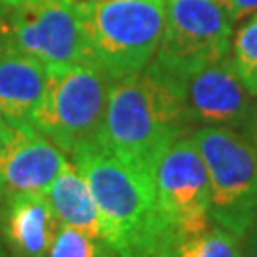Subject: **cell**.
Listing matches in <instances>:
<instances>
[{
	"label": "cell",
	"instance_id": "6da1fadb",
	"mask_svg": "<svg viewBox=\"0 0 257 257\" xmlns=\"http://www.w3.org/2000/svg\"><path fill=\"white\" fill-rule=\"evenodd\" d=\"M193 132L181 82L149 63L110 86L99 145L147 174L177 139Z\"/></svg>",
	"mask_w": 257,
	"mask_h": 257
},
{
	"label": "cell",
	"instance_id": "7a4b0ae2",
	"mask_svg": "<svg viewBox=\"0 0 257 257\" xmlns=\"http://www.w3.org/2000/svg\"><path fill=\"white\" fill-rule=\"evenodd\" d=\"M92 191L105 240L120 257H155L177 240L156 202L147 174L122 162L101 145L71 155Z\"/></svg>",
	"mask_w": 257,
	"mask_h": 257
},
{
	"label": "cell",
	"instance_id": "3957f363",
	"mask_svg": "<svg viewBox=\"0 0 257 257\" xmlns=\"http://www.w3.org/2000/svg\"><path fill=\"white\" fill-rule=\"evenodd\" d=\"M166 0H80L86 61L112 80L139 73L156 54Z\"/></svg>",
	"mask_w": 257,
	"mask_h": 257
},
{
	"label": "cell",
	"instance_id": "277c9868",
	"mask_svg": "<svg viewBox=\"0 0 257 257\" xmlns=\"http://www.w3.org/2000/svg\"><path fill=\"white\" fill-rule=\"evenodd\" d=\"M114 82L88 61L48 67L46 90L33 116V128L69 156L99 145L107 99Z\"/></svg>",
	"mask_w": 257,
	"mask_h": 257
},
{
	"label": "cell",
	"instance_id": "5b68a950",
	"mask_svg": "<svg viewBox=\"0 0 257 257\" xmlns=\"http://www.w3.org/2000/svg\"><path fill=\"white\" fill-rule=\"evenodd\" d=\"M191 139L208 172L211 225L242 240L257 219V141L217 126L194 128Z\"/></svg>",
	"mask_w": 257,
	"mask_h": 257
},
{
	"label": "cell",
	"instance_id": "8992f818",
	"mask_svg": "<svg viewBox=\"0 0 257 257\" xmlns=\"http://www.w3.org/2000/svg\"><path fill=\"white\" fill-rule=\"evenodd\" d=\"M232 21L215 0H166L162 37L151 63L183 82L230 55Z\"/></svg>",
	"mask_w": 257,
	"mask_h": 257
},
{
	"label": "cell",
	"instance_id": "52a82bcc",
	"mask_svg": "<svg viewBox=\"0 0 257 257\" xmlns=\"http://www.w3.org/2000/svg\"><path fill=\"white\" fill-rule=\"evenodd\" d=\"M151 181L160 211L177 238L196 236L210 229V181L191 134L177 139L158 158Z\"/></svg>",
	"mask_w": 257,
	"mask_h": 257
},
{
	"label": "cell",
	"instance_id": "ba28073f",
	"mask_svg": "<svg viewBox=\"0 0 257 257\" xmlns=\"http://www.w3.org/2000/svg\"><path fill=\"white\" fill-rule=\"evenodd\" d=\"M8 46L48 67L86 61L80 0H19L8 6Z\"/></svg>",
	"mask_w": 257,
	"mask_h": 257
},
{
	"label": "cell",
	"instance_id": "9c48e42d",
	"mask_svg": "<svg viewBox=\"0 0 257 257\" xmlns=\"http://www.w3.org/2000/svg\"><path fill=\"white\" fill-rule=\"evenodd\" d=\"M181 92L193 130L229 128L257 141V97L242 84L230 55L187 76Z\"/></svg>",
	"mask_w": 257,
	"mask_h": 257
},
{
	"label": "cell",
	"instance_id": "30bf717a",
	"mask_svg": "<svg viewBox=\"0 0 257 257\" xmlns=\"http://www.w3.org/2000/svg\"><path fill=\"white\" fill-rule=\"evenodd\" d=\"M67 162L63 151L37 128H12L0 149V196L44 194Z\"/></svg>",
	"mask_w": 257,
	"mask_h": 257
},
{
	"label": "cell",
	"instance_id": "8fae6325",
	"mask_svg": "<svg viewBox=\"0 0 257 257\" xmlns=\"http://www.w3.org/2000/svg\"><path fill=\"white\" fill-rule=\"evenodd\" d=\"M59 227L46 194L0 196V238L12 257H46Z\"/></svg>",
	"mask_w": 257,
	"mask_h": 257
},
{
	"label": "cell",
	"instance_id": "7c38bea8",
	"mask_svg": "<svg viewBox=\"0 0 257 257\" xmlns=\"http://www.w3.org/2000/svg\"><path fill=\"white\" fill-rule=\"evenodd\" d=\"M46 82V63L12 46L0 50V116L12 128L33 126Z\"/></svg>",
	"mask_w": 257,
	"mask_h": 257
},
{
	"label": "cell",
	"instance_id": "4fadbf2b",
	"mask_svg": "<svg viewBox=\"0 0 257 257\" xmlns=\"http://www.w3.org/2000/svg\"><path fill=\"white\" fill-rule=\"evenodd\" d=\"M46 198L54 208L55 215L61 225L74 227L84 232H90L93 236L103 234V223L99 211L88 187V181L82 172L76 168L73 160L67 162L59 175L54 179L46 193Z\"/></svg>",
	"mask_w": 257,
	"mask_h": 257
},
{
	"label": "cell",
	"instance_id": "5bb4252c",
	"mask_svg": "<svg viewBox=\"0 0 257 257\" xmlns=\"http://www.w3.org/2000/svg\"><path fill=\"white\" fill-rule=\"evenodd\" d=\"M155 257H242V242L229 230L211 225L202 234L177 238Z\"/></svg>",
	"mask_w": 257,
	"mask_h": 257
},
{
	"label": "cell",
	"instance_id": "9a60e30c",
	"mask_svg": "<svg viewBox=\"0 0 257 257\" xmlns=\"http://www.w3.org/2000/svg\"><path fill=\"white\" fill-rule=\"evenodd\" d=\"M46 257H120L101 236L61 225Z\"/></svg>",
	"mask_w": 257,
	"mask_h": 257
},
{
	"label": "cell",
	"instance_id": "2e32d148",
	"mask_svg": "<svg viewBox=\"0 0 257 257\" xmlns=\"http://www.w3.org/2000/svg\"><path fill=\"white\" fill-rule=\"evenodd\" d=\"M230 57L242 84L257 97V14L232 37Z\"/></svg>",
	"mask_w": 257,
	"mask_h": 257
},
{
	"label": "cell",
	"instance_id": "e0dca14e",
	"mask_svg": "<svg viewBox=\"0 0 257 257\" xmlns=\"http://www.w3.org/2000/svg\"><path fill=\"white\" fill-rule=\"evenodd\" d=\"M215 2L225 10L232 25L257 14V0H215Z\"/></svg>",
	"mask_w": 257,
	"mask_h": 257
},
{
	"label": "cell",
	"instance_id": "ac0fdd59",
	"mask_svg": "<svg viewBox=\"0 0 257 257\" xmlns=\"http://www.w3.org/2000/svg\"><path fill=\"white\" fill-rule=\"evenodd\" d=\"M242 257H257V219L242 236Z\"/></svg>",
	"mask_w": 257,
	"mask_h": 257
},
{
	"label": "cell",
	"instance_id": "d6986e66",
	"mask_svg": "<svg viewBox=\"0 0 257 257\" xmlns=\"http://www.w3.org/2000/svg\"><path fill=\"white\" fill-rule=\"evenodd\" d=\"M8 46V4L0 0V50Z\"/></svg>",
	"mask_w": 257,
	"mask_h": 257
},
{
	"label": "cell",
	"instance_id": "ffe728a7",
	"mask_svg": "<svg viewBox=\"0 0 257 257\" xmlns=\"http://www.w3.org/2000/svg\"><path fill=\"white\" fill-rule=\"evenodd\" d=\"M10 134H12V126L0 116V149H2L4 143H6V139L10 138Z\"/></svg>",
	"mask_w": 257,
	"mask_h": 257
},
{
	"label": "cell",
	"instance_id": "44dd1931",
	"mask_svg": "<svg viewBox=\"0 0 257 257\" xmlns=\"http://www.w3.org/2000/svg\"><path fill=\"white\" fill-rule=\"evenodd\" d=\"M4 4H8V6H14V4H18L19 0H2Z\"/></svg>",
	"mask_w": 257,
	"mask_h": 257
},
{
	"label": "cell",
	"instance_id": "7402d4cb",
	"mask_svg": "<svg viewBox=\"0 0 257 257\" xmlns=\"http://www.w3.org/2000/svg\"><path fill=\"white\" fill-rule=\"evenodd\" d=\"M0 257H6V253H4V246L0 244Z\"/></svg>",
	"mask_w": 257,
	"mask_h": 257
},
{
	"label": "cell",
	"instance_id": "603a6c76",
	"mask_svg": "<svg viewBox=\"0 0 257 257\" xmlns=\"http://www.w3.org/2000/svg\"><path fill=\"white\" fill-rule=\"evenodd\" d=\"M6 257H8V255H6ZM10 257H12V255H10Z\"/></svg>",
	"mask_w": 257,
	"mask_h": 257
}]
</instances>
